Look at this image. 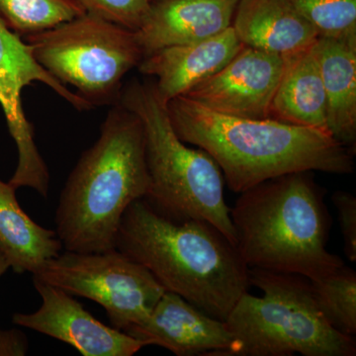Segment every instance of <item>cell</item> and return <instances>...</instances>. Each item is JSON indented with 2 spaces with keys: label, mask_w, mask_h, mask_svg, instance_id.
I'll use <instances>...</instances> for the list:
<instances>
[{
  "label": "cell",
  "mask_w": 356,
  "mask_h": 356,
  "mask_svg": "<svg viewBox=\"0 0 356 356\" xmlns=\"http://www.w3.org/2000/svg\"><path fill=\"white\" fill-rule=\"evenodd\" d=\"M240 0H152L135 31L144 58L154 51L196 43L226 31Z\"/></svg>",
  "instance_id": "cell-13"
},
{
  "label": "cell",
  "mask_w": 356,
  "mask_h": 356,
  "mask_svg": "<svg viewBox=\"0 0 356 356\" xmlns=\"http://www.w3.org/2000/svg\"><path fill=\"white\" fill-rule=\"evenodd\" d=\"M16 191L0 179V252L14 273L34 274L64 247L56 231L28 216L16 198Z\"/></svg>",
  "instance_id": "cell-18"
},
{
  "label": "cell",
  "mask_w": 356,
  "mask_h": 356,
  "mask_svg": "<svg viewBox=\"0 0 356 356\" xmlns=\"http://www.w3.org/2000/svg\"><path fill=\"white\" fill-rule=\"evenodd\" d=\"M33 277L96 302L106 311L112 327L122 332L145 320L165 292L146 267L117 248L65 250L44 262Z\"/></svg>",
  "instance_id": "cell-8"
},
{
  "label": "cell",
  "mask_w": 356,
  "mask_h": 356,
  "mask_svg": "<svg viewBox=\"0 0 356 356\" xmlns=\"http://www.w3.org/2000/svg\"><path fill=\"white\" fill-rule=\"evenodd\" d=\"M252 286L226 318L235 339L226 356H355V337L336 331L316 305L310 280L300 274L248 268Z\"/></svg>",
  "instance_id": "cell-6"
},
{
  "label": "cell",
  "mask_w": 356,
  "mask_h": 356,
  "mask_svg": "<svg viewBox=\"0 0 356 356\" xmlns=\"http://www.w3.org/2000/svg\"><path fill=\"white\" fill-rule=\"evenodd\" d=\"M84 13L77 0H0V17L13 31L26 36Z\"/></svg>",
  "instance_id": "cell-20"
},
{
  "label": "cell",
  "mask_w": 356,
  "mask_h": 356,
  "mask_svg": "<svg viewBox=\"0 0 356 356\" xmlns=\"http://www.w3.org/2000/svg\"><path fill=\"white\" fill-rule=\"evenodd\" d=\"M118 100L140 119L144 129L151 178L147 202L175 222H208L236 245L221 170L204 149L189 147L179 139L168 115V102L156 84L135 79L122 89Z\"/></svg>",
  "instance_id": "cell-5"
},
{
  "label": "cell",
  "mask_w": 356,
  "mask_h": 356,
  "mask_svg": "<svg viewBox=\"0 0 356 356\" xmlns=\"http://www.w3.org/2000/svg\"><path fill=\"white\" fill-rule=\"evenodd\" d=\"M327 102V128L353 152L356 140V35L314 44Z\"/></svg>",
  "instance_id": "cell-16"
},
{
  "label": "cell",
  "mask_w": 356,
  "mask_h": 356,
  "mask_svg": "<svg viewBox=\"0 0 356 356\" xmlns=\"http://www.w3.org/2000/svg\"><path fill=\"white\" fill-rule=\"evenodd\" d=\"M26 37L42 67L92 106L119 98L144 58L135 31L88 13Z\"/></svg>",
  "instance_id": "cell-7"
},
{
  "label": "cell",
  "mask_w": 356,
  "mask_h": 356,
  "mask_svg": "<svg viewBox=\"0 0 356 356\" xmlns=\"http://www.w3.org/2000/svg\"><path fill=\"white\" fill-rule=\"evenodd\" d=\"M243 46L229 27L203 41L154 51L143 58L138 67L140 74L156 79L159 95L168 102L216 74Z\"/></svg>",
  "instance_id": "cell-14"
},
{
  "label": "cell",
  "mask_w": 356,
  "mask_h": 356,
  "mask_svg": "<svg viewBox=\"0 0 356 356\" xmlns=\"http://www.w3.org/2000/svg\"><path fill=\"white\" fill-rule=\"evenodd\" d=\"M314 44L282 56V74L269 108V119L327 131L325 93Z\"/></svg>",
  "instance_id": "cell-17"
},
{
  "label": "cell",
  "mask_w": 356,
  "mask_h": 356,
  "mask_svg": "<svg viewBox=\"0 0 356 356\" xmlns=\"http://www.w3.org/2000/svg\"><path fill=\"white\" fill-rule=\"evenodd\" d=\"M339 214L343 238L344 254L351 262L356 261V198L348 191H337L332 196Z\"/></svg>",
  "instance_id": "cell-23"
},
{
  "label": "cell",
  "mask_w": 356,
  "mask_h": 356,
  "mask_svg": "<svg viewBox=\"0 0 356 356\" xmlns=\"http://www.w3.org/2000/svg\"><path fill=\"white\" fill-rule=\"evenodd\" d=\"M36 81L49 86L77 110L92 108L90 103L42 67L31 46L0 17V106L18 151L17 168L8 182L16 189L29 187L46 198L50 189V172L39 153L34 128L26 118L21 100L23 88Z\"/></svg>",
  "instance_id": "cell-9"
},
{
  "label": "cell",
  "mask_w": 356,
  "mask_h": 356,
  "mask_svg": "<svg viewBox=\"0 0 356 356\" xmlns=\"http://www.w3.org/2000/svg\"><path fill=\"white\" fill-rule=\"evenodd\" d=\"M321 315L341 334H356V273L343 266L330 275L311 281Z\"/></svg>",
  "instance_id": "cell-19"
},
{
  "label": "cell",
  "mask_w": 356,
  "mask_h": 356,
  "mask_svg": "<svg viewBox=\"0 0 356 356\" xmlns=\"http://www.w3.org/2000/svg\"><path fill=\"white\" fill-rule=\"evenodd\" d=\"M168 110L179 139L209 154L236 193L288 173L355 172L353 152L327 130L228 116L184 95Z\"/></svg>",
  "instance_id": "cell-1"
},
{
  "label": "cell",
  "mask_w": 356,
  "mask_h": 356,
  "mask_svg": "<svg viewBox=\"0 0 356 356\" xmlns=\"http://www.w3.org/2000/svg\"><path fill=\"white\" fill-rule=\"evenodd\" d=\"M42 304L33 313H15L13 324L53 337L83 356H132L144 346L138 339L96 320L69 294L33 277Z\"/></svg>",
  "instance_id": "cell-11"
},
{
  "label": "cell",
  "mask_w": 356,
  "mask_h": 356,
  "mask_svg": "<svg viewBox=\"0 0 356 356\" xmlns=\"http://www.w3.org/2000/svg\"><path fill=\"white\" fill-rule=\"evenodd\" d=\"M116 248L146 267L165 291L175 293L218 320L252 286L233 245L208 222H175L138 199L122 217Z\"/></svg>",
  "instance_id": "cell-2"
},
{
  "label": "cell",
  "mask_w": 356,
  "mask_h": 356,
  "mask_svg": "<svg viewBox=\"0 0 356 356\" xmlns=\"http://www.w3.org/2000/svg\"><path fill=\"white\" fill-rule=\"evenodd\" d=\"M143 346H158L177 356H226L235 339L225 321L165 291L145 320L124 331Z\"/></svg>",
  "instance_id": "cell-12"
},
{
  "label": "cell",
  "mask_w": 356,
  "mask_h": 356,
  "mask_svg": "<svg viewBox=\"0 0 356 356\" xmlns=\"http://www.w3.org/2000/svg\"><path fill=\"white\" fill-rule=\"evenodd\" d=\"M10 268V264L4 254L0 252V277ZM7 331H0V356H3L4 341H6Z\"/></svg>",
  "instance_id": "cell-24"
},
{
  "label": "cell",
  "mask_w": 356,
  "mask_h": 356,
  "mask_svg": "<svg viewBox=\"0 0 356 356\" xmlns=\"http://www.w3.org/2000/svg\"><path fill=\"white\" fill-rule=\"evenodd\" d=\"M318 30L320 37L356 35V0H288Z\"/></svg>",
  "instance_id": "cell-21"
},
{
  "label": "cell",
  "mask_w": 356,
  "mask_h": 356,
  "mask_svg": "<svg viewBox=\"0 0 356 356\" xmlns=\"http://www.w3.org/2000/svg\"><path fill=\"white\" fill-rule=\"evenodd\" d=\"M86 13L136 31L152 0H77Z\"/></svg>",
  "instance_id": "cell-22"
},
{
  "label": "cell",
  "mask_w": 356,
  "mask_h": 356,
  "mask_svg": "<svg viewBox=\"0 0 356 356\" xmlns=\"http://www.w3.org/2000/svg\"><path fill=\"white\" fill-rule=\"evenodd\" d=\"M324 196L312 172L280 175L240 193L229 214L248 268L316 281L346 266L327 248L331 216Z\"/></svg>",
  "instance_id": "cell-4"
},
{
  "label": "cell",
  "mask_w": 356,
  "mask_h": 356,
  "mask_svg": "<svg viewBox=\"0 0 356 356\" xmlns=\"http://www.w3.org/2000/svg\"><path fill=\"white\" fill-rule=\"evenodd\" d=\"M232 28L245 46L280 56L309 48L320 38L288 0H240Z\"/></svg>",
  "instance_id": "cell-15"
},
{
  "label": "cell",
  "mask_w": 356,
  "mask_h": 356,
  "mask_svg": "<svg viewBox=\"0 0 356 356\" xmlns=\"http://www.w3.org/2000/svg\"><path fill=\"white\" fill-rule=\"evenodd\" d=\"M149 187L142 123L117 103L60 192L55 231L63 247L77 252L116 248L124 213L134 201L146 198Z\"/></svg>",
  "instance_id": "cell-3"
},
{
  "label": "cell",
  "mask_w": 356,
  "mask_h": 356,
  "mask_svg": "<svg viewBox=\"0 0 356 356\" xmlns=\"http://www.w3.org/2000/svg\"><path fill=\"white\" fill-rule=\"evenodd\" d=\"M282 70V56L243 46L219 72L184 96L217 113L264 120L269 119Z\"/></svg>",
  "instance_id": "cell-10"
}]
</instances>
